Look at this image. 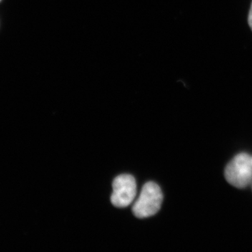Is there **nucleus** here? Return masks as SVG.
Returning a JSON list of instances; mask_svg holds the SVG:
<instances>
[{"label": "nucleus", "instance_id": "nucleus-1", "mask_svg": "<svg viewBox=\"0 0 252 252\" xmlns=\"http://www.w3.org/2000/svg\"><path fill=\"white\" fill-rule=\"evenodd\" d=\"M162 198L159 186L154 182H148L144 186L140 196L132 207L133 215L140 219L154 216L160 210Z\"/></svg>", "mask_w": 252, "mask_h": 252}, {"label": "nucleus", "instance_id": "nucleus-2", "mask_svg": "<svg viewBox=\"0 0 252 252\" xmlns=\"http://www.w3.org/2000/svg\"><path fill=\"white\" fill-rule=\"evenodd\" d=\"M225 177L236 188L248 187L252 181V158L247 154H238L225 167Z\"/></svg>", "mask_w": 252, "mask_h": 252}, {"label": "nucleus", "instance_id": "nucleus-3", "mask_svg": "<svg viewBox=\"0 0 252 252\" xmlns=\"http://www.w3.org/2000/svg\"><path fill=\"white\" fill-rule=\"evenodd\" d=\"M112 205L117 207H127L135 200L137 185L135 178L130 175L118 176L113 182Z\"/></svg>", "mask_w": 252, "mask_h": 252}, {"label": "nucleus", "instance_id": "nucleus-4", "mask_svg": "<svg viewBox=\"0 0 252 252\" xmlns=\"http://www.w3.org/2000/svg\"><path fill=\"white\" fill-rule=\"evenodd\" d=\"M248 22L250 27L252 31V3L250 10V14H249Z\"/></svg>", "mask_w": 252, "mask_h": 252}, {"label": "nucleus", "instance_id": "nucleus-5", "mask_svg": "<svg viewBox=\"0 0 252 252\" xmlns=\"http://www.w3.org/2000/svg\"><path fill=\"white\" fill-rule=\"evenodd\" d=\"M0 1H1V0H0Z\"/></svg>", "mask_w": 252, "mask_h": 252}]
</instances>
